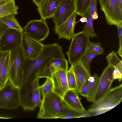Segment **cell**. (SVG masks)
Returning <instances> with one entry per match:
<instances>
[{
  "mask_svg": "<svg viewBox=\"0 0 122 122\" xmlns=\"http://www.w3.org/2000/svg\"><path fill=\"white\" fill-rule=\"evenodd\" d=\"M8 28L6 25L0 22V39L4 33Z\"/></svg>",
  "mask_w": 122,
  "mask_h": 122,
  "instance_id": "35",
  "label": "cell"
},
{
  "mask_svg": "<svg viewBox=\"0 0 122 122\" xmlns=\"http://www.w3.org/2000/svg\"><path fill=\"white\" fill-rule=\"evenodd\" d=\"M19 8L15 0H7L0 5V19L9 15L18 14Z\"/></svg>",
  "mask_w": 122,
  "mask_h": 122,
  "instance_id": "20",
  "label": "cell"
},
{
  "mask_svg": "<svg viewBox=\"0 0 122 122\" xmlns=\"http://www.w3.org/2000/svg\"><path fill=\"white\" fill-rule=\"evenodd\" d=\"M24 59L20 46L10 51L8 81L14 87L19 89L21 88L23 85L24 77L23 65Z\"/></svg>",
  "mask_w": 122,
  "mask_h": 122,
  "instance_id": "4",
  "label": "cell"
},
{
  "mask_svg": "<svg viewBox=\"0 0 122 122\" xmlns=\"http://www.w3.org/2000/svg\"><path fill=\"white\" fill-rule=\"evenodd\" d=\"M21 104L20 89L14 87L8 81L0 90V108L13 110Z\"/></svg>",
  "mask_w": 122,
  "mask_h": 122,
  "instance_id": "6",
  "label": "cell"
},
{
  "mask_svg": "<svg viewBox=\"0 0 122 122\" xmlns=\"http://www.w3.org/2000/svg\"><path fill=\"white\" fill-rule=\"evenodd\" d=\"M77 15L75 11L61 25L58 27H55L53 30L55 33L58 35L59 39L64 38L70 40L71 39L74 34V29Z\"/></svg>",
  "mask_w": 122,
  "mask_h": 122,
  "instance_id": "15",
  "label": "cell"
},
{
  "mask_svg": "<svg viewBox=\"0 0 122 122\" xmlns=\"http://www.w3.org/2000/svg\"><path fill=\"white\" fill-rule=\"evenodd\" d=\"M91 17L93 21L97 19L98 17V15L97 12H94Z\"/></svg>",
  "mask_w": 122,
  "mask_h": 122,
  "instance_id": "36",
  "label": "cell"
},
{
  "mask_svg": "<svg viewBox=\"0 0 122 122\" xmlns=\"http://www.w3.org/2000/svg\"><path fill=\"white\" fill-rule=\"evenodd\" d=\"M88 117L89 116L87 111L84 113H80L71 109L61 116L59 119L74 118Z\"/></svg>",
  "mask_w": 122,
  "mask_h": 122,
  "instance_id": "27",
  "label": "cell"
},
{
  "mask_svg": "<svg viewBox=\"0 0 122 122\" xmlns=\"http://www.w3.org/2000/svg\"><path fill=\"white\" fill-rule=\"evenodd\" d=\"M53 58H65L62 47L57 43L44 44L42 51L39 56L32 59H25L23 84L20 89L22 92L28 90L38 71L45 62Z\"/></svg>",
  "mask_w": 122,
  "mask_h": 122,
  "instance_id": "1",
  "label": "cell"
},
{
  "mask_svg": "<svg viewBox=\"0 0 122 122\" xmlns=\"http://www.w3.org/2000/svg\"><path fill=\"white\" fill-rule=\"evenodd\" d=\"M22 33L15 29L10 28L7 29L0 39V51H11L20 46Z\"/></svg>",
  "mask_w": 122,
  "mask_h": 122,
  "instance_id": "12",
  "label": "cell"
},
{
  "mask_svg": "<svg viewBox=\"0 0 122 122\" xmlns=\"http://www.w3.org/2000/svg\"><path fill=\"white\" fill-rule=\"evenodd\" d=\"M87 19V22L84 25L83 31L89 37L93 38L97 36V35L95 33L93 23V20L89 14L87 13L84 16Z\"/></svg>",
  "mask_w": 122,
  "mask_h": 122,
  "instance_id": "25",
  "label": "cell"
},
{
  "mask_svg": "<svg viewBox=\"0 0 122 122\" xmlns=\"http://www.w3.org/2000/svg\"><path fill=\"white\" fill-rule=\"evenodd\" d=\"M87 50H90L98 55L102 54L104 50L100 43H95L89 41L87 47Z\"/></svg>",
  "mask_w": 122,
  "mask_h": 122,
  "instance_id": "30",
  "label": "cell"
},
{
  "mask_svg": "<svg viewBox=\"0 0 122 122\" xmlns=\"http://www.w3.org/2000/svg\"><path fill=\"white\" fill-rule=\"evenodd\" d=\"M99 79V77L96 74L92 76H91L88 79V92L86 98L87 100L90 102H92L97 89Z\"/></svg>",
  "mask_w": 122,
  "mask_h": 122,
  "instance_id": "22",
  "label": "cell"
},
{
  "mask_svg": "<svg viewBox=\"0 0 122 122\" xmlns=\"http://www.w3.org/2000/svg\"><path fill=\"white\" fill-rule=\"evenodd\" d=\"M24 31L32 38L40 42L47 37L49 29L46 20L41 19L29 21L24 27Z\"/></svg>",
  "mask_w": 122,
  "mask_h": 122,
  "instance_id": "10",
  "label": "cell"
},
{
  "mask_svg": "<svg viewBox=\"0 0 122 122\" xmlns=\"http://www.w3.org/2000/svg\"><path fill=\"white\" fill-rule=\"evenodd\" d=\"M122 99L121 84L110 89L100 100L90 106L87 111L89 117L100 115L109 111L120 103Z\"/></svg>",
  "mask_w": 122,
  "mask_h": 122,
  "instance_id": "3",
  "label": "cell"
},
{
  "mask_svg": "<svg viewBox=\"0 0 122 122\" xmlns=\"http://www.w3.org/2000/svg\"><path fill=\"white\" fill-rule=\"evenodd\" d=\"M53 84L51 79L47 78L44 83L39 87L42 98L44 97L53 92Z\"/></svg>",
  "mask_w": 122,
  "mask_h": 122,
  "instance_id": "26",
  "label": "cell"
},
{
  "mask_svg": "<svg viewBox=\"0 0 122 122\" xmlns=\"http://www.w3.org/2000/svg\"><path fill=\"white\" fill-rule=\"evenodd\" d=\"M8 51L5 52L0 51V74L5 64Z\"/></svg>",
  "mask_w": 122,
  "mask_h": 122,
  "instance_id": "34",
  "label": "cell"
},
{
  "mask_svg": "<svg viewBox=\"0 0 122 122\" xmlns=\"http://www.w3.org/2000/svg\"><path fill=\"white\" fill-rule=\"evenodd\" d=\"M75 11L77 15L84 16L87 12L91 0H74Z\"/></svg>",
  "mask_w": 122,
  "mask_h": 122,
  "instance_id": "24",
  "label": "cell"
},
{
  "mask_svg": "<svg viewBox=\"0 0 122 122\" xmlns=\"http://www.w3.org/2000/svg\"><path fill=\"white\" fill-rule=\"evenodd\" d=\"M71 66L76 81L77 92L79 93L81 88L91 75L90 71L84 66L81 60Z\"/></svg>",
  "mask_w": 122,
  "mask_h": 122,
  "instance_id": "18",
  "label": "cell"
},
{
  "mask_svg": "<svg viewBox=\"0 0 122 122\" xmlns=\"http://www.w3.org/2000/svg\"><path fill=\"white\" fill-rule=\"evenodd\" d=\"M68 62L65 58H53L48 60L37 72L36 77L51 79L52 75L61 69L68 70Z\"/></svg>",
  "mask_w": 122,
  "mask_h": 122,
  "instance_id": "13",
  "label": "cell"
},
{
  "mask_svg": "<svg viewBox=\"0 0 122 122\" xmlns=\"http://www.w3.org/2000/svg\"><path fill=\"white\" fill-rule=\"evenodd\" d=\"M39 79L35 78L28 91L20 93L21 106L24 110L33 111L41 104V99L39 89Z\"/></svg>",
  "mask_w": 122,
  "mask_h": 122,
  "instance_id": "8",
  "label": "cell"
},
{
  "mask_svg": "<svg viewBox=\"0 0 122 122\" xmlns=\"http://www.w3.org/2000/svg\"><path fill=\"white\" fill-rule=\"evenodd\" d=\"M87 19L86 17L84 16L81 18L79 21H80L81 22L83 23L86 22H87Z\"/></svg>",
  "mask_w": 122,
  "mask_h": 122,
  "instance_id": "38",
  "label": "cell"
},
{
  "mask_svg": "<svg viewBox=\"0 0 122 122\" xmlns=\"http://www.w3.org/2000/svg\"><path fill=\"white\" fill-rule=\"evenodd\" d=\"M43 0H32L33 2L38 7Z\"/></svg>",
  "mask_w": 122,
  "mask_h": 122,
  "instance_id": "37",
  "label": "cell"
},
{
  "mask_svg": "<svg viewBox=\"0 0 122 122\" xmlns=\"http://www.w3.org/2000/svg\"><path fill=\"white\" fill-rule=\"evenodd\" d=\"M61 0H43L37 10L41 19L44 20L52 18Z\"/></svg>",
  "mask_w": 122,
  "mask_h": 122,
  "instance_id": "17",
  "label": "cell"
},
{
  "mask_svg": "<svg viewBox=\"0 0 122 122\" xmlns=\"http://www.w3.org/2000/svg\"><path fill=\"white\" fill-rule=\"evenodd\" d=\"M15 15H9L0 19V22L6 25L9 28L15 29L21 32L23 29L20 25Z\"/></svg>",
  "mask_w": 122,
  "mask_h": 122,
  "instance_id": "23",
  "label": "cell"
},
{
  "mask_svg": "<svg viewBox=\"0 0 122 122\" xmlns=\"http://www.w3.org/2000/svg\"><path fill=\"white\" fill-rule=\"evenodd\" d=\"M114 69L113 66L108 64L99 77L97 89L92 101L93 103L100 100L111 89L114 80L113 77Z\"/></svg>",
  "mask_w": 122,
  "mask_h": 122,
  "instance_id": "9",
  "label": "cell"
},
{
  "mask_svg": "<svg viewBox=\"0 0 122 122\" xmlns=\"http://www.w3.org/2000/svg\"><path fill=\"white\" fill-rule=\"evenodd\" d=\"M97 0H91L87 12L90 16L96 11L97 12Z\"/></svg>",
  "mask_w": 122,
  "mask_h": 122,
  "instance_id": "31",
  "label": "cell"
},
{
  "mask_svg": "<svg viewBox=\"0 0 122 122\" xmlns=\"http://www.w3.org/2000/svg\"><path fill=\"white\" fill-rule=\"evenodd\" d=\"M119 38V47L117 53L119 55L122 57V26L117 27Z\"/></svg>",
  "mask_w": 122,
  "mask_h": 122,
  "instance_id": "32",
  "label": "cell"
},
{
  "mask_svg": "<svg viewBox=\"0 0 122 122\" xmlns=\"http://www.w3.org/2000/svg\"><path fill=\"white\" fill-rule=\"evenodd\" d=\"M120 6L122 7V0H116Z\"/></svg>",
  "mask_w": 122,
  "mask_h": 122,
  "instance_id": "39",
  "label": "cell"
},
{
  "mask_svg": "<svg viewBox=\"0 0 122 122\" xmlns=\"http://www.w3.org/2000/svg\"><path fill=\"white\" fill-rule=\"evenodd\" d=\"M67 77L69 89L75 90L77 91V86L76 81L71 66L67 71Z\"/></svg>",
  "mask_w": 122,
  "mask_h": 122,
  "instance_id": "29",
  "label": "cell"
},
{
  "mask_svg": "<svg viewBox=\"0 0 122 122\" xmlns=\"http://www.w3.org/2000/svg\"><path fill=\"white\" fill-rule=\"evenodd\" d=\"M75 11L74 0H61L52 18L55 27H58L61 25Z\"/></svg>",
  "mask_w": 122,
  "mask_h": 122,
  "instance_id": "14",
  "label": "cell"
},
{
  "mask_svg": "<svg viewBox=\"0 0 122 122\" xmlns=\"http://www.w3.org/2000/svg\"><path fill=\"white\" fill-rule=\"evenodd\" d=\"M67 71L59 70L54 73L51 78L53 84V92L62 98L69 89L67 77Z\"/></svg>",
  "mask_w": 122,
  "mask_h": 122,
  "instance_id": "16",
  "label": "cell"
},
{
  "mask_svg": "<svg viewBox=\"0 0 122 122\" xmlns=\"http://www.w3.org/2000/svg\"><path fill=\"white\" fill-rule=\"evenodd\" d=\"M66 52L71 65L81 60L87 50L89 37L83 31L74 34Z\"/></svg>",
  "mask_w": 122,
  "mask_h": 122,
  "instance_id": "5",
  "label": "cell"
},
{
  "mask_svg": "<svg viewBox=\"0 0 122 122\" xmlns=\"http://www.w3.org/2000/svg\"><path fill=\"white\" fill-rule=\"evenodd\" d=\"M7 0H0V5L5 2Z\"/></svg>",
  "mask_w": 122,
  "mask_h": 122,
  "instance_id": "40",
  "label": "cell"
},
{
  "mask_svg": "<svg viewBox=\"0 0 122 122\" xmlns=\"http://www.w3.org/2000/svg\"><path fill=\"white\" fill-rule=\"evenodd\" d=\"M88 92V82L87 80L81 88L79 93L81 96L86 97L87 95Z\"/></svg>",
  "mask_w": 122,
  "mask_h": 122,
  "instance_id": "33",
  "label": "cell"
},
{
  "mask_svg": "<svg viewBox=\"0 0 122 122\" xmlns=\"http://www.w3.org/2000/svg\"><path fill=\"white\" fill-rule=\"evenodd\" d=\"M43 45L30 37L23 31L20 47L25 59H32L36 57L42 52Z\"/></svg>",
  "mask_w": 122,
  "mask_h": 122,
  "instance_id": "11",
  "label": "cell"
},
{
  "mask_svg": "<svg viewBox=\"0 0 122 122\" xmlns=\"http://www.w3.org/2000/svg\"><path fill=\"white\" fill-rule=\"evenodd\" d=\"M98 55L90 50H87L81 60L83 64L90 71L91 63L92 59Z\"/></svg>",
  "mask_w": 122,
  "mask_h": 122,
  "instance_id": "28",
  "label": "cell"
},
{
  "mask_svg": "<svg viewBox=\"0 0 122 122\" xmlns=\"http://www.w3.org/2000/svg\"><path fill=\"white\" fill-rule=\"evenodd\" d=\"M37 115L38 119H59L71 109L63 98L53 92L42 98Z\"/></svg>",
  "mask_w": 122,
  "mask_h": 122,
  "instance_id": "2",
  "label": "cell"
},
{
  "mask_svg": "<svg viewBox=\"0 0 122 122\" xmlns=\"http://www.w3.org/2000/svg\"><path fill=\"white\" fill-rule=\"evenodd\" d=\"M107 23L122 26V7L116 0H99Z\"/></svg>",
  "mask_w": 122,
  "mask_h": 122,
  "instance_id": "7",
  "label": "cell"
},
{
  "mask_svg": "<svg viewBox=\"0 0 122 122\" xmlns=\"http://www.w3.org/2000/svg\"><path fill=\"white\" fill-rule=\"evenodd\" d=\"M78 93L76 90L69 89L64 95L63 99L72 109L80 113L86 111L81 102Z\"/></svg>",
  "mask_w": 122,
  "mask_h": 122,
  "instance_id": "19",
  "label": "cell"
},
{
  "mask_svg": "<svg viewBox=\"0 0 122 122\" xmlns=\"http://www.w3.org/2000/svg\"><path fill=\"white\" fill-rule=\"evenodd\" d=\"M10 52L9 51L8 52L5 64L0 74V90L4 87L9 80Z\"/></svg>",
  "mask_w": 122,
  "mask_h": 122,
  "instance_id": "21",
  "label": "cell"
}]
</instances>
